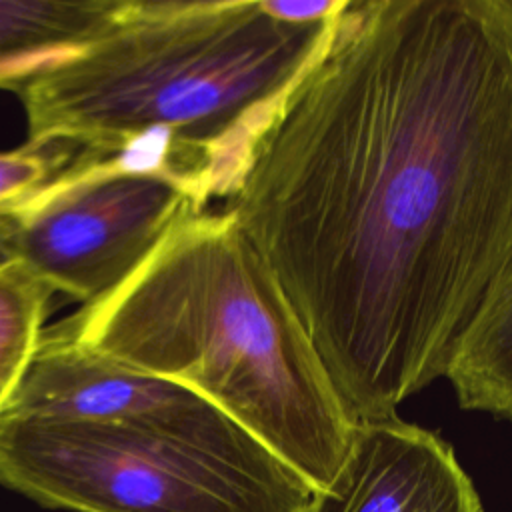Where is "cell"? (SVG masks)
I'll return each mask as SVG.
<instances>
[{
    "instance_id": "1",
    "label": "cell",
    "mask_w": 512,
    "mask_h": 512,
    "mask_svg": "<svg viewBox=\"0 0 512 512\" xmlns=\"http://www.w3.org/2000/svg\"><path fill=\"white\" fill-rule=\"evenodd\" d=\"M354 422L512 280V0H348L220 192Z\"/></svg>"
},
{
    "instance_id": "2",
    "label": "cell",
    "mask_w": 512,
    "mask_h": 512,
    "mask_svg": "<svg viewBox=\"0 0 512 512\" xmlns=\"http://www.w3.org/2000/svg\"><path fill=\"white\" fill-rule=\"evenodd\" d=\"M54 332L202 394L314 490L356 422L274 272L224 210L186 214L110 296Z\"/></svg>"
},
{
    "instance_id": "3",
    "label": "cell",
    "mask_w": 512,
    "mask_h": 512,
    "mask_svg": "<svg viewBox=\"0 0 512 512\" xmlns=\"http://www.w3.org/2000/svg\"><path fill=\"white\" fill-rule=\"evenodd\" d=\"M332 22L286 24L260 0H124L92 40L10 90L26 142L132 154L180 174L210 206Z\"/></svg>"
},
{
    "instance_id": "4",
    "label": "cell",
    "mask_w": 512,
    "mask_h": 512,
    "mask_svg": "<svg viewBox=\"0 0 512 512\" xmlns=\"http://www.w3.org/2000/svg\"><path fill=\"white\" fill-rule=\"evenodd\" d=\"M0 482L74 512H304L314 494L230 416L166 428L0 414Z\"/></svg>"
},
{
    "instance_id": "5",
    "label": "cell",
    "mask_w": 512,
    "mask_h": 512,
    "mask_svg": "<svg viewBox=\"0 0 512 512\" xmlns=\"http://www.w3.org/2000/svg\"><path fill=\"white\" fill-rule=\"evenodd\" d=\"M208 208L180 174L132 154L78 152L8 210L14 260L82 306L118 290L190 212Z\"/></svg>"
},
{
    "instance_id": "6",
    "label": "cell",
    "mask_w": 512,
    "mask_h": 512,
    "mask_svg": "<svg viewBox=\"0 0 512 512\" xmlns=\"http://www.w3.org/2000/svg\"><path fill=\"white\" fill-rule=\"evenodd\" d=\"M0 414L166 428L228 416L192 388L110 360L52 328Z\"/></svg>"
},
{
    "instance_id": "7",
    "label": "cell",
    "mask_w": 512,
    "mask_h": 512,
    "mask_svg": "<svg viewBox=\"0 0 512 512\" xmlns=\"http://www.w3.org/2000/svg\"><path fill=\"white\" fill-rule=\"evenodd\" d=\"M304 512H482L452 446L398 416L356 422L336 476Z\"/></svg>"
},
{
    "instance_id": "8",
    "label": "cell",
    "mask_w": 512,
    "mask_h": 512,
    "mask_svg": "<svg viewBox=\"0 0 512 512\" xmlns=\"http://www.w3.org/2000/svg\"><path fill=\"white\" fill-rule=\"evenodd\" d=\"M124 0H0V88L102 32Z\"/></svg>"
},
{
    "instance_id": "9",
    "label": "cell",
    "mask_w": 512,
    "mask_h": 512,
    "mask_svg": "<svg viewBox=\"0 0 512 512\" xmlns=\"http://www.w3.org/2000/svg\"><path fill=\"white\" fill-rule=\"evenodd\" d=\"M444 378L462 410L512 422V280L464 334Z\"/></svg>"
},
{
    "instance_id": "10",
    "label": "cell",
    "mask_w": 512,
    "mask_h": 512,
    "mask_svg": "<svg viewBox=\"0 0 512 512\" xmlns=\"http://www.w3.org/2000/svg\"><path fill=\"white\" fill-rule=\"evenodd\" d=\"M54 288L20 260L0 266V412L44 336Z\"/></svg>"
},
{
    "instance_id": "11",
    "label": "cell",
    "mask_w": 512,
    "mask_h": 512,
    "mask_svg": "<svg viewBox=\"0 0 512 512\" xmlns=\"http://www.w3.org/2000/svg\"><path fill=\"white\" fill-rule=\"evenodd\" d=\"M74 160L68 146H36L22 144L20 148L0 152V212H8Z\"/></svg>"
},
{
    "instance_id": "12",
    "label": "cell",
    "mask_w": 512,
    "mask_h": 512,
    "mask_svg": "<svg viewBox=\"0 0 512 512\" xmlns=\"http://www.w3.org/2000/svg\"><path fill=\"white\" fill-rule=\"evenodd\" d=\"M262 8L276 20L296 26L332 22L348 0H260Z\"/></svg>"
},
{
    "instance_id": "13",
    "label": "cell",
    "mask_w": 512,
    "mask_h": 512,
    "mask_svg": "<svg viewBox=\"0 0 512 512\" xmlns=\"http://www.w3.org/2000/svg\"><path fill=\"white\" fill-rule=\"evenodd\" d=\"M14 260L12 244V222L6 212H0V266Z\"/></svg>"
}]
</instances>
